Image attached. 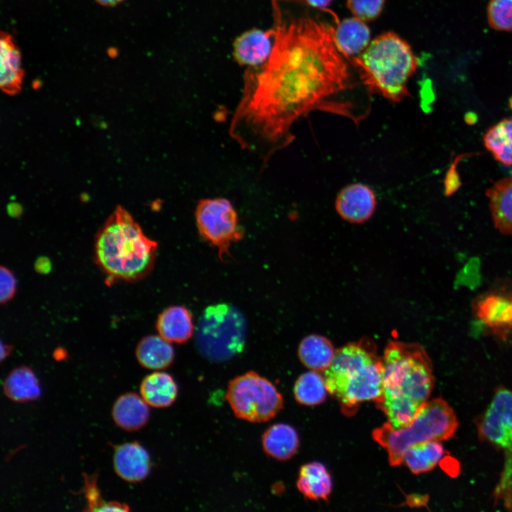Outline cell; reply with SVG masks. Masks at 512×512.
<instances>
[{
  "instance_id": "obj_38",
  "label": "cell",
  "mask_w": 512,
  "mask_h": 512,
  "mask_svg": "<svg viewBox=\"0 0 512 512\" xmlns=\"http://www.w3.org/2000/svg\"><path fill=\"white\" fill-rule=\"evenodd\" d=\"M509 105H510V107L512 109V97L509 100Z\"/></svg>"
},
{
  "instance_id": "obj_32",
  "label": "cell",
  "mask_w": 512,
  "mask_h": 512,
  "mask_svg": "<svg viewBox=\"0 0 512 512\" xmlns=\"http://www.w3.org/2000/svg\"><path fill=\"white\" fill-rule=\"evenodd\" d=\"M0 301L1 303H6L15 294L16 281L13 273L5 267H1L0 269Z\"/></svg>"
},
{
  "instance_id": "obj_12",
  "label": "cell",
  "mask_w": 512,
  "mask_h": 512,
  "mask_svg": "<svg viewBox=\"0 0 512 512\" xmlns=\"http://www.w3.org/2000/svg\"><path fill=\"white\" fill-rule=\"evenodd\" d=\"M335 208L344 220L362 223L370 219L375 212V193L369 186L361 183L348 185L337 195Z\"/></svg>"
},
{
  "instance_id": "obj_24",
  "label": "cell",
  "mask_w": 512,
  "mask_h": 512,
  "mask_svg": "<svg viewBox=\"0 0 512 512\" xmlns=\"http://www.w3.org/2000/svg\"><path fill=\"white\" fill-rule=\"evenodd\" d=\"M136 357L143 367L150 370H161L172 363L174 351L170 342L162 336L151 335L139 342Z\"/></svg>"
},
{
  "instance_id": "obj_36",
  "label": "cell",
  "mask_w": 512,
  "mask_h": 512,
  "mask_svg": "<svg viewBox=\"0 0 512 512\" xmlns=\"http://www.w3.org/2000/svg\"><path fill=\"white\" fill-rule=\"evenodd\" d=\"M98 4L105 6H114L116 4H119L120 2L123 1L124 0H95Z\"/></svg>"
},
{
  "instance_id": "obj_1",
  "label": "cell",
  "mask_w": 512,
  "mask_h": 512,
  "mask_svg": "<svg viewBox=\"0 0 512 512\" xmlns=\"http://www.w3.org/2000/svg\"><path fill=\"white\" fill-rule=\"evenodd\" d=\"M274 44L267 61L245 75L230 136L265 162L291 142L297 119L316 108L345 110L328 99L353 86L334 43L335 27L308 11H284L272 0Z\"/></svg>"
},
{
  "instance_id": "obj_31",
  "label": "cell",
  "mask_w": 512,
  "mask_h": 512,
  "mask_svg": "<svg viewBox=\"0 0 512 512\" xmlns=\"http://www.w3.org/2000/svg\"><path fill=\"white\" fill-rule=\"evenodd\" d=\"M384 4L385 0H346V6L353 16L365 22L378 18Z\"/></svg>"
},
{
  "instance_id": "obj_5",
  "label": "cell",
  "mask_w": 512,
  "mask_h": 512,
  "mask_svg": "<svg viewBox=\"0 0 512 512\" xmlns=\"http://www.w3.org/2000/svg\"><path fill=\"white\" fill-rule=\"evenodd\" d=\"M364 85L392 102L409 96L407 83L418 61L409 43L393 31L374 38L358 55L350 60Z\"/></svg>"
},
{
  "instance_id": "obj_9",
  "label": "cell",
  "mask_w": 512,
  "mask_h": 512,
  "mask_svg": "<svg viewBox=\"0 0 512 512\" xmlns=\"http://www.w3.org/2000/svg\"><path fill=\"white\" fill-rule=\"evenodd\" d=\"M195 215L199 233L218 248L220 258L230 255V245L242 237L237 213L230 201L224 198L200 200Z\"/></svg>"
},
{
  "instance_id": "obj_35",
  "label": "cell",
  "mask_w": 512,
  "mask_h": 512,
  "mask_svg": "<svg viewBox=\"0 0 512 512\" xmlns=\"http://www.w3.org/2000/svg\"><path fill=\"white\" fill-rule=\"evenodd\" d=\"M6 210L11 217L17 218L21 215L23 208L19 203L12 202L7 205Z\"/></svg>"
},
{
  "instance_id": "obj_13",
  "label": "cell",
  "mask_w": 512,
  "mask_h": 512,
  "mask_svg": "<svg viewBox=\"0 0 512 512\" xmlns=\"http://www.w3.org/2000/svg\"><path fill=\"white\" fill-rule=\"evenodd\" d=\"M274 44V31L253 28L238 36L233 43V57L241 65L257 68L269 58Z\"/></svg>"
},
{
  "instance_id": "obj_34",
  "label": "cell",
  "mask_w": 512,
  "mask_h": 512,
  "mask_svg": "<svg viewBox=\"0 0 512 512\" xmlns=\"http://www.w3.org/2000/svg\"><path fill=\"white\" fill-rule=\"evenodd\" d=\"M306 4L321 11H329L328 7L331 4L334 0H305Z\"/></svg>"
},
{
  "instance_id": "obj_15",
  "label": "cell",
  "mask_w": 512,
  "mask_h": 512,
  "mask_svg": "<svg viewBox=\"0 0 512 512\" xmlns=\"http://www.w3.org/2000/svg\"><path fill=\"white\" fill-rule=\"evenodd\" d=\"M370 30L366 22L355 16L343 19L334 30V43L349 60L361 54L369 45Z\"/></svg>"
},
{
  "instance_id": "obj_23",
  "label": "cell",
  "mask_w": 512,
  "mask_h": 512,
  "mask_svg": "<svg viewBox=\"0 0 512 512\" xmlns=\"http://www.w3.org/2000/svg\"><path fill=\"white\" fill-rule=\"evenodd\" d=\"M142 398L150 406L166 407L176 400L178 387L173 378L164 372L146 375L140 385Z\"/></svg>"
},
{
  "instance_id": "obj_26",
  "label": "cell",
  "mask_w": 512,
  "mask_h": 512,
  "mask_svg": "<svg viewBox=\"0 0 512 512\" xmlns=\"http://www.w3.org/2000/svg\"><path fill=\"white\" fill-rule=\"evenodd\" d=\"M5 395L16 402L33 400L40 397L41 389L33 372L28 367L14 369L4 383Z\"/></svg>"
},
{
  "instance_id": "obj_30",
  "label": "cell",
  "mask_w": 512,
  "mask_h": 512,
  "mask_svg": "<svg viewBox=\"0 0 512 512\" xmlns=\"http://www.w3.org/2000/svg\"><path fill=\"white\" fill-rule=\"evenodd\" d=\"M490 26L499 31H512V0H490L487 9Z\"/></svg>"
},
{
  "instance_id": "obj_4",
  "label": "cell",
  "mask_w": 512,
  "mask_h": 512,
  "mask_svg": "<svg viewBox=\"0 0 512 512\" xmlns=\"http://www.w3.org/2000/svg\"><path fill=\"white\" fill-rule=\"evenodd\" d=\"M328 393L347 415L363 402L377 404L383 393L382 358L374 343L363 338L336 350L333 361L323 373Z\"/></svg>"
},
{
  "instance_id": "obj_7",
  "label": "cell",
  "mask_w": 512,
  "mask_h": 512,
  "mask_svg": "<svg viewBox=\"0 0 512 512\" xmlns=\"http://www.w3.org/2000/svg\"><path fill=\"white\" fill-rule=\"evenodd\" d=\"M245 336L246 323L243 315L230 304H219L208 306L201 314L196 341L205 358L221 362L242 350Z\"/></svg>"
},
{
  "instance_id": "obj_8",
  "label": "cell",
  "mask_w": 512,
  "mask_h": 512,
  "mask_svg": "<svg viewBox=\"0 0 512 512\" xmlns=\"http://www.w3.org/2000/svg\"><path fill=\"white\" fill-rule=\"evenodd\" d=\"M225 398L236 417L252 422H267L283 407L282 396L275 386L254 371L231 380Z\"/></svg>"
},
{
  "instance_id": "obj_16",
  "label": "cell",
  "mask_w": 512,
  "mask_h": 512,
  "mask_svg": "<svg viewBox=\"0 0 512 512\" xmlns=\"http://www.w3.org/2000/svg\"><path fill=\"white\" fill-rule=\"evenodd\" d=\"M0 86L8 94L21 90L23 77L21 52L12 36L1 33L0 38Z\"/></svg>"
},
{
  "instance_id": "obj_20",
  "label": "cell",
  "mask_w": 512,
  "mask_h": 512,
  "mask_svg": "<svg viewBox=\"0 0 512 512\" xmlns=\"http://www.w3.org/2000/svg\"><path fill=\"white\" fill-rule=\"evenodd\" d=\"M156 328L159 334L169 342L182 343L188 340L193 332L192 317L183 306H170L158 317Z\"/></svg>"
},
{
  "instance_id": "obj_28",
  "label": "cell",
  "mask_w": 512,
  "mask_h": 512,
  "mask_svg": "<svg viewBox=\"0 0 512 512\" xmlns=\"http://www.w3.org/2000/svg\"><path fill=\"white\" fill-rule=\"evenodd\" d=\"M293 390L296 400L307 406L322 403L328 393L323 373L314 370L302 374L296 380Z\"/></svg>"
},
{
  "instance_id": "obj_19",
  "label": "cell",
  "mask_w": 512,
  "mask_h": 512,
  "mask_svg": "<svg viewBox=\"0 0 512 512\" xmlns=\"http://www.w3.org/2000/svg\"><path fill=\"white\" fill-rule=\"evenodd\" d=\"M297 487L308 499L327 500L332 491L331 477L323 464L310 462L300 468Z\"/></svg>"
},
{
  "instance_id": "obj_37",
  "label": "cell",
  "mask_w": 512,
  "mask_h": 512,
  "mask_svg": "<svg viewBox=\"0 0 512 512\" xmlns=\"http://www.w3.org/2000/svg\"><path fill=\"white\" fill-rule=\"evenodd\" d=\"M10 352V347L9 346H4L3 344L1 345V359H4L5 356H6Z\"/></svg>"
},
{
  "instance_id": "obj_18",
  "label": "cell",
  "mask_w": 512,
  "mask_h": 512,
  "mask_svg": "<svg viewBox=\"0 0 512 512\" xmlns=\"http://www.w3.org/2000/svg\"><path fill=\"white\" fill-rule=\"evenodd\" d=\"M148 404L134 393L119 396L114 403L112 415L116 425L127 431H136L144 427L149 417Z\"/></svg>"
},
{
  "instance_id": "obj_6",
  "label": "cell",
  "mask_w": 512,
  "mask_h": 512,
  "mask_svg": "<svg viewBox=\"0 0 512 512\" xmlns=\"http://www.w3.org/2000/svg\"><path fill=\"white\" fill-rule=\"evenodd\" d=\"M457 427L452 407L444 400L434 398L427 400L407 425L394 428L386 422L373 430L372 437L387 452L390 464L399 466L410 447L423 442L447 440Z\"/></svg>"
},
{
  "instance_id": "obj_22",
  "label": "cell",
  "mask_w": 512,
  "mask_h": 512,
  "mask_svg": "<svg viewBox=\"0 0 512 512\" xmlns=\"http://www.w3.org/2000/svg\"><path fill=\"white\" fill-rule=\"evenodd\" d=\"M335 353L331 341L318 334L305 336L298 348L299 358L303 365L311 370L321 373L330 366Z\"/></svg>"
},
{
  "instance_id": "obj_3",
  "label": "cell",
  "mask_w": 512,
  "mask_h": 512,
  "mask_svg": "<svg viewBox=\"0 0 512 512\" xmlns=\"http://www.w3.org/2000/svg\"><path fill=\"white\" fill-rule=\"evenodd\" d=\"M94 247L97 265L110 278L132 282L150 272L157 243L127 210L118 208L98 232Z\"/></svg>"
},
{
  "instance_id": "obj_33",
  "label": "cell",
  "mask_w": 512,
  "mask_h": 512,
  "mask_svg": "<svg viewBox=\"0 0 512 512\" xmlns=\"http://www.w3.org/2000/svg\"><path fill=\"white\" fill-rule=\"evenodd\" d=\"M35 268L41 274H47L51 270V262L46 257H40L35 262Z\"/></svg>"
},
{
  "instance_id": "obj_21",
  "label": "cell",
  "mask_w": 512,
  "mask_h": 512,
  "mask_svg": "<svg viewBox=\"0 0 512 512\" xmlns=\"http://www.w3.org/2000/svg\"><path fill=\"white\" fill-rule=\"evenodd\" d=\"M262 442L266 454L280 461L291 459L297 453L299 444L297 431L284 423L275 424L267 429Z\"/></svg>"
},
{
  "instance_id": "obj_17",
  "label": "cell",
  "mask_w": 512,
  "mask_h": 512,
  "mask_svg": "<svg viewBox=\"0 0 512 512\" xmlns=\"http://www.w3.org/2000/svg\"><path fill=\"white\" fill-rule=\"evenodd\" d=\"M495 228L512 236V175L495 182L486 191Z\"/></svg>"
},
{
  "instance_id": "obj_25",
  "label": "cell",
  "mask_w": 512,
  "mask_h": 512,
  "mask_svg": "<svg viewBox=\"0 0 512 512\" xmlns=\"http://www.w3.org/2000/svg\"><path fill=\"white\" fill-rule=\"evenodd\" d=\"M444 449L439 441H427L410 447L404 453L402 464L410 471L420 474L432 470L442 460Z\"/></svg>"
},
{
  "instance_id": "obj_2",
  "label": "cell",
  "mask_w": 512,
  "mask_h": 512,
  "mask_svg": "<svg viewBox=\"0 0 512 512\" xmlns=\"http://www.w3.org/2000/svg\"><path fill=\"white\" fill-rule=\"evenodd\" d=\"M383 393L376 404L394 428L410 424L432 393V364L417 343L389 341L381 357Z\"/></svg>"
},
{
  "instance_id": "obj_11",
  "label": "cell",
  "mask_w": 512,
  "mask_h": 512,
  "mask_svg": "<svg viewBox=\"0 0 512 512\" xmlns=\"http://www.w3.org/2000/svg\"><path fill=\"white\" fill-rule=\"evenodd\" d=\"M476 318L497 338L512 335V291L496 290L479 296L473 304Z\"/></svg>"
},
{
  "instance_id": "obj_14",
  "label": "cell",
  "mask_w": 512,
  "mask_h": 512,
  "mask_svg": "<svg viewBox=\"0 0 512 512\" xmlns=\"http://www.w3.org/2000/svg\"><path fill=\"white\" fill-rule=\"evenodd\" d=\"M113 464L117 474L122 479L132 483L144 480L151 468L148 452L137 442L117 446Z\"/></svg>"
},
{
  "instance_id": "obj_29",
  "label": "cell",
  "mask_w": 512,
  "mask_h": 512,
  "mask_svg": "<svg viewBox=\"0 0 512 512\" xmlns=\"http://www.w3.org/2000/svg\"><path fill=\"white\" fill-rule=\"evenodd\" d=\"M85 479V495L87 501L86 511H127L129 507L119 502L107 503L101 498L97 487V476L83 474Z\"/></svg>"
},
{
  "instance_id": "obj_10",
  "label": "cell",
  "mask_w": 512,
  "mask_h": 512,
  "mask_svg": "<svg viewBox=\"0 0 512 512\" xmlns=\"http://www.w3.org/2000/svg\"><path fill=\"white\" fill-rule=\"evenodd\" d=\"M478 431L484 440L512 451V391L503 388L496 391Z\"/></svg>"
},
{
  "instance_id": "obj_27",
  "label": "cell",
  "mask_w": 512,
  "mask_h": 512,
  "mask_svg": "<svg viewBox=\"0 0 512 512\" xmlns=\"http://www.w3.org/2000/svg\"><path fill=\"white\" fill-rule=\"evenodd\" d=\"M484 144L496 160L512 166V119L496 123L484 135Z\"/></svg>"
}]
</instances>
